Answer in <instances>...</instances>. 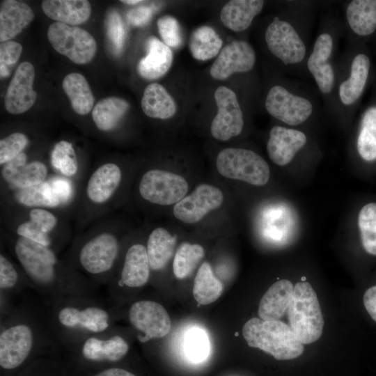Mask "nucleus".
I'll list each match as a JSON object with an SVG mask.
<instances>
[{
    "label": "nucleus",
    "instance_id": "obj_43",
    "mask_svg": "<svg viewBox=\"0 0 376 376\" xmlns=\"http://www.w3.org/2000/svg\"><path fill=\"white\" fill-rule=\"evenodd\" d=\"M27 136L22 132H13L0 141V164L3 166L23 152L28 145Z\"/></svg>",
    "mask_w": 376,
    "mask_h": 376
},
{
    "label": "nucleus",
    "instance_id": "obj_22",
    "mask_svg": "<svg viewBox=\"0 0 376 376\" xmlns=\"http://www.w3.org/2000/svg\"><path fill=\"white\" fill-rule=\"evenodd\" d=\"M150 270L146 247L134 244L125 253L118 284L131 288L142 287L149 280Z\"/></svg>",
    "mask_w": 376,
    "mask_h": 376
},
{
    "label": "nucleus",
    "instance_id": "obj_41",
    "mask_svg": "<svg viewBox=\"0 0 376 376\" xmlns=\"http://www.w3.org/2000/svg\"><path fill=\"white\" fill-rule=\"evenodd\" d=\"M358 226L365 251L376 256V203H368L361 209Z\"/></svg>",
    "mask_w": 376,
    "mask_h": 376
},
{
    "label": "nucleus",
    "instance_id": "obj_45",
    "mask_svg": "<svg viewBox=\"0 0 376 376\" xmlns=\"http://www.w3.org/2000/svg\"><path fill=\"white\" fill-rule=\"evenodd\" d=\"M22 46L14 41H6L0 45V75L1 78L9 75L10 67L19 60Z\"/></svg>",
    "mask_w": 376,
    "mask_h": 376
},
{
    "label": "nucleus",
    "instance_id": "obj_16",
    "mask_svg": "<svg viewBox=\"0 0 376 376\" xmlns=\"http://www.w3.org/2000/svg\"><path fill=\"white\" fill-rule=\"evenodd\" d=\"M35 69L29 62H22L17 68L8 85L4 105L12 114L22 113L35 103L37 93L33 88Z\"/></svg>",
    "mask_w": 376,
    "mask_h": 376
},
{
    "label": "nucleus",
    "instance_id": "obj_28",
    "mask_svg": "<svg viewBox=\"0 0 376 376\" xmlns=\"http://www.w3.org/2000/svg\"><path fill=\"white\" fill-rule=\"evenodd\" d=\"M264 6L261 0H232L226 3L220 13L222 24L233 31H242L251 25Z\"/></svg>",
    "mask_w": 376,
    "mask_h": 376
},
{
    "label": "nucleus",
    "instance_id": "obj_46",
    "mask_svg": "<svg viewBox=\"0 0 376 376\" xmlns=\"http://www.w3.org/2000/svg\"><path fill=\"white\" fill-rule=\"evenodd\" d=\"M19 281V275L12 262L0 254V289L10 290L15 288Z\"/></svg>",
    "mask_w": 376,
    "mask_h": 376
},
{
    "label": "nucleus",
    "instance_id": "obj_26",
    "mask_svg": "<svg viewBox=\"0 0 376 376\" xmlns=\"http://www.w3.org/2000/svg\"><path fill=\"white\" fill-rule=\"evenodd\" d=\"M146 56L137 65V71L146 79H156L164 76L173 62V53L170 47L158 38L151 36L147 41Z\"/></svg>",
    "mask_w": 376,
    "mask_h": 376
},
{
    "label": "nucleus",
    "instance_id": "obj_12",
    "mask_svg": "<svg viewBox=\"0 0 376 376\" xmlns=\"http://www.w3.org/2000/svg\"><path fill=\"white\" fill-rule=\"evenodd\" d=\"M265 107L272 116L290 125L304 123L313 112V105L308 100L294 95L279 85L269 91Z\"/></svg>",
    "mask_w": 376,
    "mask_h": 376
},
{
    "label": "nucleus",
    "instance_id": "obj_37",
    "mask_svg": "<svg viewBox=\"0 0 376 376\" xmlns=\"http://www.w3.org/2000/svg\"><path fill=\"white\" fill-rule=\"evenodd\" d=\"M15 190L16 201L26 207L54 208L62 205L54 196L48 180L38 186Z\"/></svg>",
    "mask_w": 376,
    "mask_h": 376
},
{
    "label": "nucleus",
    "instance_id": "obj_51",
    "mask_svg": "<svg viewBox=\"0 0 376 376\" xmlns=\"http://www.w3.org/2000/svg\"><path fill=\"white\" fill-rule=\"evenodd\" d=\"M361 127L365 128L376 137V107L370 108L365 113Z\"/></svg>",
    "mask_w": 376,
    "mask_h": 376
},
{
    "label": "nucleus",
    "instance_id": "obj_42",
    "mask_svg": "<svg viewBox=\"0 0 376 376\" xmlns=\"http://www.w3.org/2000/svg\"><path fill=\"white\" fill-rule=\"evenodd\" d=\"M107 36L113 52L119 54L123 49L126 38V30L123 21L116 10H111L105 20Z\"/></svg>",
    "mask_w": 376,
    "mask_h": 376
},
{
    "label": "nucleus",
    "instance_id": "obj_35",
    "mask_svg": "<svg viewBox=\"0 0 376 376\" xmlns=\"http://www.w3.org/2000/svg\"><path fill=\"white\" fill-rule=\"evenodd\" d=\"M222 45L219 36L209 26H201L195 29L189 40L191 54L198 61H207L217 56Z\"/></svg>",
    "mask_w": 376,
    "mask_h": 376
},
{
    "label": "nucleus",
    "instance_id": "obj_52",
    "mask_svg": "<svg viewBox=\"0 0 376 376\" xmlns=\"http://www.w3.org/2000/svg\"><path fill=\"white\" fill-rule=\"evenodd\" d=\"M95 376H136L130 371L120 368H111L106 369Z\"/></svg>",
    "mask_w": 376,
    "mask_h": 376
},
{
    "label": "nucleus",
    "instance_id": "obj_4",
    "mask_svg": "<svg viewBox=\"0 0 376 376\" xmlns=\"http://www.w3.org/2000/svg\"><path fill=\"white\" fill-rule=\"evenodd\" d=\"M216 166L224 177L263 186L267 183L270 170L265 160L256 152L244 148H228L217 155Z\"/></svg>",
    "mask_w": 376,
    "mask_h": 376
},
{
    "label": "nucleus",
    "instance_id": "obj_9",
    "mask_svg": "<svg viewBox=\"0 0 376 376\" xmlns=\"http://www.w3.org/2000/svg\"><path fill=\"white\" fill-rule=\"evenodd\" d=\"M36 345V334L31 322H15L0 333V366L12 370L22 365Z\"/></svg>",
    "mask_w": 376,
    "mask_h": 376
},
{
    "label": "nucleus",
    "instance_id": "obj_6",
    "mask_svg": "<svg viewBox=\"0 0 376 376\" xmlns=\"http://www.w3.org/2000/svg\"><path fill=\"white\" fill-rule=\"evenodd\" d=\"M55 315L58 327L70 332L97 334L106 331L110 326L109 311L99 305L66 301Z\"/></svg>",
    "mask_w": 376,
    "mask_h": 376
},
{
    "label": "nucleus",
    "instance_id": "obj_15",
    "mask_svg": "<svg viewBox=\"0 0 376 376\" xmlns=\"http://www.w3.org/2000/svg\"><path fill=\"white\" fill-rule=\"evenodd\" d=\"M256 62L252 46L244 40H234L226 45L212 65L210 73L217 80H224L234 73L251 70Z\"/></svg>",
    "mask_w": 376,
    "mask_h": 376
},
{
    "label": "nucleus",
    "instance_id": "obj_33",
    "mask_svg": "<svg viewBox=\"0 0 376 376\" xmlns=\"http://www.w3.org/2000/svg\"><path fill=\"white\" fill-rule=\"evenodd\" d=\"M129 103L117 97L100 100L94 107L92 118L101 131L109 132L117 127L129 109Z\"/></svg>",
    "mask_w": 376,
    "mask_h": 376
},
{
    "label": "nucleus",
    "instance_id": "obj_24",
    "mask_svg": "<svg viewBox=\"0 0 376 376\" xmlns=\"http://www.w3.org/2000/svg\"><path fill=\"white\" fill-rule=\"evenodd\" d=\"M34 18L32 9L25 3L4 0L0 5V41L9 40L19 34Z\"/></svg>",
    "mask_w": 376,
    "mask_h": 376
},
{
    "label": "nucleus",
    "instance_id": "obj_36",
    "mask_svg": "<svg viewBox=\"0 0 376 376\" xmlns=\"http://www.w3.org/2000/svg\"><path fill=\"white\" fill-rule=\"evenodd\" d=\"M223 285L214 276L210 265L204 262L200 266L194 281L193 296L201 305L215 301L221 295Z\"/></svg>",
    "mask_w": 376,
    "mask_h": 376
},
{
    "label": "nucleus",
    "instance_id": "obj_3",
    "mask_svg": "<svg viewBox=\"0 0 376 376\" xmlns=\"http://www.w3.org/2000/svg\"><path fill=\"white\" fill-rule=\"evenodd\" d=\"M287 313L289 326L303 345L320 338L324 319L317 295L308 282L296 283Z\"/></svg>",
    "mask_w": 376,
    "mask_h": 376
},
{
    "label": "nucleus",
    "instance_id": "obj_49",
    "mask_svg": "<svg viewBox=\"0 0 376 376\" xmlns=\"http://www.w3.org/2000/svg\"><path fill=\"white\" fill-rule=\"evenodd\" d=\"M54 196L61 204L68 203L72 194V185L68 178H54L47 180Z\"/></svg>",
    "mask_w": 376,
    "mask_h": 376
},
{
    "label": "nucleus",
    "instance_id": "obj_34",
    "mask_svg": "<svg viewBox=\"0 0 376 376\" xmlns=\"http://www.w3.org/2000/svg\"><path fill=\"white\" fill-rule=\"evenodd\" d=\"M63 89L68 95L73 110L79 115H86L92 109L94 97L86 78L73 72L65 77Z\"/></svg>",
    "mask_w": 376,
    "mask_h": 376
},
{
    "label": "nucleus",
    "instance_id": "obj_18",
    "mask_svg": "<svg viewBox=\"0 0 376 376\" xmlns=\"http://www.w3.org/2000/svg\"><path fill=\"white\" fill-rule=\"evenodd\" d=\"M122 171L112 162L99 166L90 175L86 186V196L93 205H103L114 196L122 181Z\"/></svg>",
    "mask_w": 376,
    "mask_h": 376
},
{
    "label": "nucleus",
    "instance_id": "obj_29",
    "mask_svg": "<svg viewBox=\"0 0 376 376\" xmlns=\"http://www.w3.org/2000/svg\"><path fill=\"white\" fill-rule=\"evenodd\" d=\"M141 108L146 116L159 119L171 118L177 110L173 97L163 86L157 83H152L145 88Z\"/></svg>",
    "mask_w": 376,
    "mask_h": 376
},
{
    "label": "nucleus",
    "instance_id": "obj_44",
    "mask_svg": "<svg viewBox=\"0 0 376 376\" xmlns=\"http://www.w3.org/2000/svg\"><path fill=\"white\" fill-rule=\"evenodd\" d=\"M157 24L159 33L165 45L172 48H178L181 45V29L175 17L171 15L162 16L157 20Z\"/></svg>",
    "mask_w": 376,
    "mask_h": 376
},
{
    "label": "nucleus",
    "instance_id": "obj_53",
    "mask_svg": "<svg viewBox=\"0 0 376 376\" xmlns=\"http://www.w3.org/2000/svg\"><path fill=\"white\" fill-rule=\"evenodd\" d=\"M123 3H125L126 4H130V5H134L137 4L139 3L143 2L141 0H125V1H120Z\"/></svg>",
    "mask_w": 376,
    "mask_h": 376
},
{
    "label": "nucleus",
    "instance_id": "obj_40",
    "mask_svg": "<svg viewBox=\"0 0 376 376\" xmlns=\"http://www.w3.org/2000/svg\"><path fill=\"white\" fill-rule=\"evenodd\" d=\"M51 164L63 177H75L79 164L72 144L65 140L57 142L51 152Z\"/></svg>",
    "mask_w": 376,
    "mask_h": 376
},
{
    "label": "nucleus",
    "instance_id": "obj_38",
    "mask_svg": "<svg viewBox=\"0 0 376 376\" xmlns=\"http://www.w3.org/2000/svg\"><path fill=\"white\" fill-rule=\"evenodd\" d=\"M204 256V249L200 244L189 242L181 244L176 251L173 263L175 276L178 279L188 277Z\"/></svg>",
    "mask_w": 376,
    "mask_h": 376
},
{
    "label": "nucleus",
    "instance_id": "obj_10",
    "mask_svg": "<svg viewBox=\"0 0 376 376\" xmlns=\"http://www.w3.org/2000/svg\"><path fill=\"white\" fill-rule=\"evenodd\" d=\"M214 100L218 111L211 123L210 132L214 139L226 141L242 132L243 113L236 94L226 86L216 89Z\"/></svg>",
    "mask_w": 376,
    "mask_h": 376
},
{
    "label": "nucleus",
    "instance_id": "obj_5",
    "mask_svg": "<svg viewBox=\"0 0 376 376\" xmlns=\"http://www.w3.org/2000/svg\"><path fill=\"white\" fill-rule=\"evenodd\" d=\"M119 247L118 237L109 230L95 233L78 251L80 268L93 277L109 275L118 258Z\"/></svg>",
    "mask_w": 376,
    "mask_h": 376
},
{
    "label": "nucleus",
    "instance_id": "obj_39",
    "mask_svg": "<svg viewBox=\"0 0 376 376\" xmlns=\"http://www.w3.org/2000/svg\"><path fill=\"white\" fill-rule=\"evenodd\" d=\"M184 354L194 364L205 361L210 354V342L206 331L198 327L188 329L184 337Z\"/></svg>",
    "mask_w": 376,
    "mask_h": 376
},
{
    "label": "nucleus",
    "instance_id": "obj_50",
    "mask_svg": "<svg viewBox=\"0 0 376 376\" xmlns=\"http://www.w3.org/2000/svg\"><path fill=\"white\" fill-rule=\"evenodd\" d=\"M363 301L368 313L376 322V285L366 290L363 295Z\"/></svg>",
    "mask_w": 376,
    "mask_h": 376
},
{
    "label": "nucleus",
    "instance_id": "obj_17",
    "mask_svg": "<svg viewBox=\"0 0 376 376\" xmlns=\"http://www.w3.org/2000/svg\"><path fill=\"white\" fill-rule=\"evenodd\" d=\"M1 169L3 182L14 189H22L38 186L48 178V168L42 162L34 160L27 162L24 152L6 163Z\"/></svg>",
    "mask_w": 376,
    "mask_h": 376
},
{
    "label": "nucleus",
    "instance_id": "obj_32",
    "mask_svg": "<svg viewBox=\"0 0 376 376\" xmlns=\"http://www.w3.org/2000/svg\"><path fill=\"white\" fill-rule=\"evenodd\" d=\"M352 30L359 36H368L376 29V0H354L346 10Z\"/></svg>",
    "mask_w": 376,
    "mask_h": 376
},
{
    "label": "nucleus",
    "instance_id": "obj_7",
    "mask_svg": "<svg viewBox=\"0 0 376 376\" xmlns=\"http://www.w3.org/2000/svg\"><path fill=\"white\" fill-rule=\"evenodd\" d=\"M53 48L77 64H86L94 57L97 44L86 30L61 22L52 24L47 30Z\"/></svg>",
    "mask_w": 376,
    "mask_h": 376
},
{
    "label": "nucleus",
    "instance_id": "obj_48",
    "mask_svg": "<svg viewBox=\"0 0 376 376\" xmlns=\"http://www.w3.org/2000/svg\"><path fill=\"white\" fill-rule=\"evenodd\" d=\"M153 8L146 6H139L130 10L126 15L129 24L135 27L146 26L151 19Z\"/></svg>",
    "mask_w": 376,
    "mask_h": 376
},
{
    "label": "nucleus",
    "instance_id": "obj_31",
    "mask_svg": "<svg viewBox=\"0 0 376 376\" xmlns=\"http://www.w3.org/2000/svg\"><path fill=\"white\" fill-rule=\"evenodd\" d=\"M176 236L164 228L154 229L148 238L147 253L150 269L158 271L164 269L173 256Z\"/></svg>",
    "mask_w": 376,
    "mask_h": 376
},
{
    "label": "nucleus",
    "instance_id": "obj_1",
    "mask_svg": "<svg viewBox=\"0 0 376 376\" xmlns=\"http://www.w3.org/2000/svg\"><path fill=\"white\" fill-rule=\"evenodd\" d=\"M13 249L26 276L42 293L58 302L86 295L87 288L67 272L51 247L17 236Z\"/></svg>",
    "mask_w": 376,
    "mask_h": 376
},
{
    "label": "nucleus",
    "instance_id": "obj_27",
    "mask_svg": "<svg viewBox=\"0 0 376 376\" xmlns=\"http://www.w3.org/2000/svg\"><path fill=\"white\" fill-rule=\"evenodd\" d=\"M41 6L47 17L68 25L81 24L91 13V4L86 0H44Z\"/></svg>",
    "mask_w": 376,
    "mask_h": 376
},
{
    "label": "nucleus",
    "instance_id": "obj_30",
    "mask_svg": "<svg viewBox=\"0 0 376 376\" xmlns=\"http://www.w3.org/2000/svg\"><path fill=\"white\" fill-rule=\"evenodd\" d=\"M369 68L370 60L366 54H359L354 57L349 79L339 86V97L343 104L350 105L361 96L367 81Z\"/></svg>",
    "mask_w": 376,
    "mask_h": 376
},
{
    "label": "nucleus",
    "instance_id": "obj_14",
    "mask_svg": "<svg viewBox=\"0 0 376 376\" xmlns=\"http://www.w3.org/2000/svg\"><path fill=\"white\" fill-rule=\"evenodd\" d=\"M222 191L217 187L201 184L173 207L175 218L186 224L201 221L210 211L218 208L223 202Z\"/></svg>",
    "mask_w": 376,
    "mask_h": 376
},
{
    "label": "nucleus",
    "instance_id": "obj_19",
    "mask_svg": "<svg viewBox=\"0 0 376 376\" xmlns=\"http://www.w3.org/2000/svg\"><path fill=\"white\" fill-rule=\"evenodd\" d=\"M306 141V136L299 130L274 126L270 130L267 144L269 157L274 164L285 166L292 160Z\"/></svg>",
    "mask_w": 376,
    "mask_h": 376
},
{
    "label": "nucleus",
    "instance_id": "obj_25",
    "mask_svg": "<svg viewBox=\"0 0 376 376\" xmlns=\"http://www.w3.org/2000/svg\"><path fill=\"white\" fill-rule=\"evenodd\" d=\"M294 292L291 281L281 279L272 284L260 299L258 315L265 320H279L288 311Z\"/></svg>",
    "mask_w": 376,
    "mask_h": 376
},
{
    "label": "nucleus",
    "instance_id": "obj_21",
    "mask_svg": "<svg viewBox=\"0 0 376 376\" xmlns=\"http://www.w3.org/2000/svg\"><path fill=\"white\" fill-rule=\"evenodd\" d=\"M27 215L28 219L17 224V235L52 248V234L58 224L57 217L45 207L30 208Z\"/></svg>",
    "mask_w": 376,
    "mask_h": 376
},
{
    "label": "nucleus",
    "instance_id": "obj_8",
    "mask_svg": "<svg viewBox=\"0 0 376 376\" xmlns=\"http://www.w3.org/2000/svg\"><path fill=\"white\" fill-rule=\"evenodd\" d=\"M139 189L146 201L153 204L170 205L176 204L185 196L188 183L180 175L152 169L143 175Z\"/></svg>",
    "mask_w": 376,
    "mask_h": 376
},
{
    "label": "nucleus",
    "instance_id": "obj_13",
    "mask_svg": "<svg viewBox=\"0 0 376 376\" xmlns=\"http://www.w3.org/2000/svg\"><path fill=\"white\" fill-rule=\"evenodd\" d=\"M129 320L136 329L143 334L140 339L142 342L162 338L169 333L171 327L166 309L159 303L150 300H141L132 304Z\"/></svg>",
    "mask_w": 376,
    "mask_h": 376
},
{
    "label": "nucleus",
    "instance_id": "obj_47",
    "mask_svg": "<svg viewBox=\"0 0 376 376\" xmlns=\"http://www.w3.org/2000/svg\"><path fill=\"white\" fill-rule=\"evenodd\" d=\"M357 150L364 160L372 162L376 159V137L363 127L358 136Z\"/></svg>",
    "mask_w": 376,
    "mask_h": 376
},
{
    "label": "nucleus",
    "instance_id": "obj_20",
    "mask_svg": "<svg viewBox=\"0 0 376 376\" xmlns=\"http://www.w3.org/2000/svg\"><path fill=\"white\" fill-rule=\"evenodd\" d=\"M333 50V39L329 33H322L316 39L307 67L321 92L329 93L334 84V72L327 62Z\"/></svg>",
    "mask_w": 376,
    "mask_h": 376
},
{
    "label": "nucleus",
    "instance_id": "obj_2",
    "mask_svg": "<svg viewBox=\"0 0 376 376\" xmlns=\"http://www.w3.org/2000/svg\"><path fill=\"white\" fill-rule=\"evenodd\" d=\"M249 346L258 348L277 360H290L302 354L304 345L290 327L281 320H249L242 328Z\"/></svg>",
    "mask_w": 376,
    "mask_h": 376
},
{
    "label": "nucleus",
    "instance_id": "obj_23",
    "mask_svg": "<svg viewBox=\"0 0 376 376\" xmlns=\"http://www.w3.org/2000/svg\"><path fill=\"white\" fill-rule=\"evenodd\" d=\"M128 350L127 342L119 335L107 338L91 336L83 341L81 352L88 361L116 362L125 357Z\"/></svg>",
    "mask_w": 376,
    "mask_h": 376
},
{
    "label": "nucleus",
    "instance_id": "obj_11",
    "mask_svg": "<svg viewBox=\"0 0 376 376\" xmlns=\"http://www.w3.org/2000/svg\"><path fill=\"white\" fill-rule=\"evenodd\" d=\"M265 38L271 53L286 65L300 63L305 57L303 40L285 20L275 17L266 29Z\"/></svg>",
    "mask_w": 376,
    "mask_h": 376
}]
</instances>
